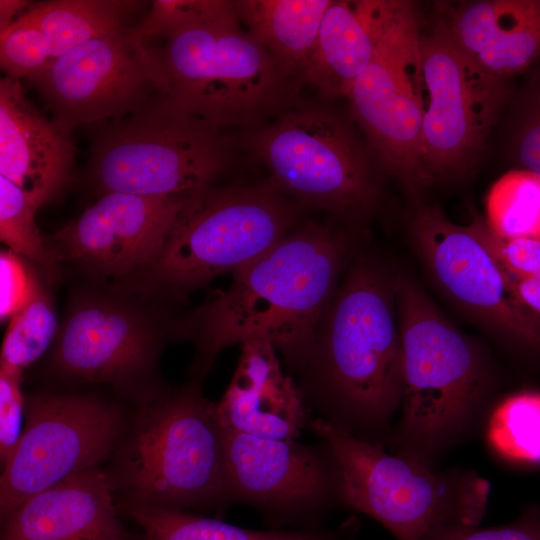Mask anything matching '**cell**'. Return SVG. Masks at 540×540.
I'll list each match as a JSON object with an SVG mask.
<instances>
[{"label":"cell","instance_id":"cell-29","mask_svg":"<svg viewBox=\"0 0 540 540\" xmlns=\"http://www.w3.org/2000/svg\"><path fill=\"white\" fill-rule=\"evenodd\" d=\"M59 328L52 299L40 284L30 301L10 319L1 348V366L22 371L55 342Z\"/></svg>","mask_w":540,"mask_h":540},{"label":"cell","instance_id":"cell-26","mask_svg":"<svg viewBox=\"0 0 540 540\" xmlns=\"http://www.w3.org/2000/svg\"><path fill=\"white\" fill-rule=\"evenodd\" d=\"M486 223L499 237L540 239V176L524 169L502 175L488 192Z\"/></svg>","mask_w":540,"mask_h":540},{"label":"cell","instance_id":"cell-19","mask_svg":"<svg viewBox=\"0 0 540 540\" xmlns=\"http://www.w3.org/2000/svg\"><path fill=\"white\" fill-rule=\"evenodd\" d=\"M232 379L215 413L221 427L262 439H297L313 419L304 393L264 340L241 346Z\"/></svg>","mask_w":540,"mask_h":540},{"label":"cell","instance_id":"cell-15","mask_svg":"<svg viewBox=\"0 0 540 540\" xmlns=\"http://www.w3.org/2000/svg\"><path fill=\"white\" fill-rule=\"evenodd\" d=\"M229 503L256 508L274 525L313 522L340 506L328 446L262 439L224 429Z\"/></svg>","mask_w":540,"mask_h":540},{"label":"cell","instance_id":"cell-35","mask_svg":"<svg viewBox=\"0 0 540 540\" xmlns=\"http://www.w3.org/2000/svg\"><path fill=\"white\" fill-rule=\"evenodd\" d=\"M515 139L516 156L524 170L540 176V88Z\"/></svg>","mask_w":540,"mask_h":540},{"label":"cell","instance_id":"cell-31","mask_svg":"<svg viewBox=\"0 0 540 540\" xmlns=\"http://www.w3.org/2000/svg\"><path fill=\"white\" fill-rule=\"evenodd\" d=\"M468 227L503 271L520 278L540 275V239L499 237L481 217L474 219Z\"/></svg>","mask_w":540,"mask_h":540},{"label":"cell","instance_id":"cell-11","mask_svg":"<svg viewBox=\"0 0 540 540\" xmlns=\"http://www.w3.org/2000/svg\"><path fill=\"white\" fill-rule=\"evenodd\" d=\"M25 426L0 478L1 521L39 492L111 457L129 417L91 393L39 392L25 398Z\"/></svg>","mask_w":540,"mask_h":540},{"label":"cell","instance_id":"cell-5","mask_svg":"<svg viewBox=\"0 0 540 540\" xmlns=\"http://www.w3.org/2000/svg\"><path fill=\"white\" fill-rule=\"evenodd\" d=\"M191 380L137 405L108 474L119 504L170 509L230 505L224 429Z\"/></svg>","mask_w":540,"mask_h":540},{"label":"cell","instance_id":"cell-25","mask_svg":"<svg viewBox=\"0 0 540 540\" xmlns=\"http://www.w3.org/2000/svg\"><path fill=\"white\" fill-rule=\"evenodd\" d=\"M128 516L138 523L147 540H338L341 530L257 531L184 510L122 504Z\"/></svg>","mask_w":540,"mask_h":540},{"label":"cell","instance_id":"cell-16","mask_svg":"<svg viewBox=\"0 0 540 540\" xmlns=\"http://www.w3.org/2000/svg\"><path fill=\"white\" fill-rule=\"evenodd\" d=\"M185 198L103 194L49 246L59 267L71 266L87 282L134 281L161 255Z\"/></svg>","mask_w":540,"mask_h":540},{"label":"cell","instance_id":"cell-6","mask_svg":"<svg viewBox=\"0 0 540 540\" xmlns=\"http://www.w3.org/2000/svg\"><path fill=\"white\" fill-rule=\"evenodd\" d=\"M308 430L334 458L340 506L370 516L397 540H432L446 529L481 522L490 487L478 474L437 470L389 453L320 417Z\"/></svg>","mask_w":540,"mask_h":540},{"label":"cell","instance_id":"cell-1","mask_svg":"<svg viewBox=\"0 0 540 540\" xmlns=\"http://www.w3.org/2000/svg\"><path fill=\"white\" fill-rule=\"evenodd\" d=\"M350 238L330 223L307 222L232 274L225 290L179 317L177 339L194 345L191 380L202 382L226 348L271 343L296 374L341 280Z\"/></svg>","mask_w":540,"mask_h":540},{"label":"cell","instance_id":"cell-3","mask_svg":"<svg viewBox=\"0 0 540 540\" xmlns=\"http://www.w3.org/2000/svg\"><path fill=\"white\" fill-rule=\"evenodd\" d=\"M311 410L384 445L401 405L403 348L393 277L356 260L342 276L295 374Z\"/></svg>","mask_w":540,"mask_h":540},{"label":"cell","instance_id":"cell-20","mask_svg":"<svg viewBox=\"0 0 540 540\" xmlns=\"http://www.w3.org/2000/svg\"><path fill=\"white\" fill-rule=\"evenodd\" d=\"M108 474H74L26 500L2 520L0 540H115L124 533Z\"/></svg>","mask_w":540,"mask_h":540},{"label":"cell","instance_id":"cell-27","mask_svg":"<svg viewBox=\"0 0 540 540\" xmlns=\"http://www.w3.org/2000/svg\"><path fill=\"white\" fill-rule=\"evenodd\" d=\"M487 439L496 453L510 461L540 463V393L519 392L491 412Z\"/></svg>","mask_w":540,"mask_h":540},{"label":"cell","instance_id":"cell-30","mask_svg":"<svg viewBox=\"0 0 540 540\" xmlns=\"http://www.w3.org/2000/svg\"><path fill=\"white\" fill-rule=\"evenodd\" d=\"M52 60L43 34L34 26L17 19L0 32V65L6 76L27 79Z\"/></svg>","mask_w":540,"mask_h":540},{"label":"cell","instance_id":"cell-34","mask_svg":"<svg viewBox=\"0 0 540 540\" xmlns=\"http://www.w3.org/2000/svg\"><path fill=\"white\" fill-rule=\"evenodd\" d=\"M432 540H540V519L526 518L493 528L454 527L440 532Z\"/></svg>","mask_w":540,"mask_h":540},{"label":"cell","instance_id":"cell-33","mask_svg":"<svg viewBox=\"0 0 540 540\" xmlns=\"http://www.w3.org/2000/svg\"><path fill=\"white\" fill-rule=\"evenodd\" d=\"M40 281L26 260L10 250L0 254V316L4 321L16 314L34 296Z\"/></svg>","mask_w":540,"mask_h":540},{"label":"cell","instance_id":"cell-22","mask_svg":"<svg viewBox=\"0 0 540 540\" xmlns=\"http://www.w3.org/2000/svg\"><path fill=\"white\" fill-rule=\"evenodd\" d=\"M440 20L485 71L507 78L540 58V0H483L448 6Z\"/></svg>","mask_w":540,"mask_h":540},{"label":"cell","instance_id":"cell-28","mask_svg":"<svg viewBox=\"0 0 540 540\" xmlns=\"http://www.w3.org/2000/svg\"><path fill=\"white\" fill-rule=\"evenodd\" d=\"M40 207L14 183L0 175V238L8 250L35 263L53 282L59 274L57 259L40 234L35 216Z\"/></svg>","mask_w":540,"mask_h":540},{"label":"cell","instance_id":"cell-23","mask_svg":"<svg viewBox=\"0 0 540 540\" xmlns=\"http://www.w3.org/2000/svg\"><path fill=\"white\" fill-rule=\"evenodd\" d=\"M331 0H233L240 24L298 84L311 62Z\"/></svg>","mask_w":540,"mask_h":540},{"label":"cell","instance_id":"cell-2","mask_svg":"<svg viewBox=\"0 0 540 540\" xmlns=\"http://www.w3.org/2000/svg\"><path fill=\"white\" fill-rule=\"evenodd\" d=\"M136 32L162 94L224 131L276 113L298 84L240 24L232 1L154 0Z\"/></svg>","mask_w":540,"mask_h":540},{"label":"cell","instance_id":"cell-32","mask_svg":"<svg viewBox=\"0 0 540 540\" xmlns=\"http://www.w3.org/2000/svg\"><path fill=\"white\" fill-rule=\"evenodd\" d=\"M22 371L0 368V461L2 467L13 454L22 434L25 398L21 391Z\"/></svg>","mask_w":540,"mask_h":540},{"label":"cell","instance_id":"cell-12","mask_svg":"<svg viewBox=\"0 0 540 540\" xmlns=\"http://www.w3.org/2000/svg\"><path fill=\"white\" fill-rule=\"evenodd\" d=\"M427 104L420 136L426 184L453 179L477 162L507 98L506 78L468 57L439 19L420 34Z\"/></svg>","mask_w":540,"mask_h":540},{"label":"cell","instance_id":"cell-14","mask_svg":"<svg viewBox=\"0 0 540 540\" xmlns=\"http://www.w3.org/2000/svg\"><path fill=\"white\" fill-rule=\"evenodd\" d=\"M134 28L88 40L26 79L61 130L122 118L162 94Z\"/></svg>","mask_w":540,"mask_h":540},{"label":"cell","instance_id":"cell-21","mask_svg":"<svg viewBox=\"0 0 540 540\" xmlns=\"http://www.w3.org/2000/svg\"><path fill=\"white\" fill-rule=\"evenodd\" d=\"M409 1L331 0L302 83L346 97Z\"/></svg>","mask_w":540,"mask_h":540},{"label":"cell","instance_id":"cell-4","mask_svg":"<svg viewBox=\"0 0 540 540\" xmlns=\"http://www.w3.org/2000/svg\"><path fill=\"white\" fill-rule=\"evenodd\" d=\"M403 348L401 417L392 453L434 466L468 430L490 387L479 348L411 278L393 277Z\"/></svg>","mask_w":540,"mask_h":540},{"label":"cell","instance_id":"cell-7","mask_svg":"<svg viewBox=\"0 0 540 540\" xmlns=\"http://www.w3.org/2000/svg\"><path fill=\"white\" fill-rule=\"evenodd\" d=\"M167 301L130 283L87 282L70 295L53 344L50 373L74 384H105L136 405L160 393L159 361L177 340Z\"/></svg>","mask_w":540,"mask_h":540},{"label":"cell","instance_id":"cell-9","mask_svg":"<svg viewBox=\"0 0 540 540\" xmlns=\"http://www.w3.org/2000/svg\"><path fill=\"white\" fill-rule=\"evenodd\" d=\"M95 126L88 174L100 196L184 198L216 185L231 163L226 131L176 107L163 94Z\"/></svg>","mask_w":540,"mask_h":540},{"label":"cell","instance_id":"cell-24","mask_svg":"<svg viewBox=\"0 0 540 540\" xmlns=\"http://www.w3.org/2000/svg\"><path fill=\"white\" fill-rule=\"evenodd\" d=\"M138 1L53 0L34 5L18 19L44 36L53 59L93 38L127 25Z\"/></svg>","mask_w":540,"mask_h":540},{"label":"cell","instance_id":"cell-38","mask_svg":"<svg viewBox=\"0 0 540 540\" xmlns=\"http://www.w3.org/2000/svg\"><path fill=\"white\" fill-rule=\"evenodd\" d=\"M115 540H147L145 537L144 538H138V537H132L130 535H127L125 532L119 536L118 538H116Z\"/></svg>","mask_w":540,"mask_h":540},{"label":"cell","instance_id":"cell-36","mask_svg":"<svg viewBox=\"0 0 540 540\" xmlns=\"http://www.w3.org/2000/svg\"><path fill=\"white\" fill-rule=\"evenodd\" d=\"M502 273L506 286L514 299L528 312L540 319V275L520 278L503 270Z\"/></svg>","mask_w":540,"mask_h":540},{"label":"cell","instance_id":"cell-18","mask_svg":"<svg viewBox=\"0 0 540 540\" xmlns=\"http://www.w3.org/2000/svg\"><path fill=\"white\" fill-rule=\"evenodd\" d=\"M70 134L26 96L19 79L0 80V175L42 207L59 199L75 178Z\"/></svg>","mask_w":540,"mask_h":540},{"label":"cell","instance_id":"cell-17","mask_svg":"<svg viewBox=\"0 0 540 540\" xmlns=\"http://www.w3.org/2000/svg\"><path fill=\"white\" fill-rule=\"evenodd\" d=\"M410 237L434 281L453 301L504 337L540 348V319L514 299L499 264L468 225L424 205L412 215Z\"/></svg>","mask_w":540,"mask_h":540},{"label":"cell","instance_id":"cell-8","mask_svg":"<svg viewBox=\"0 0 540 540\" xmlns=\"http://www.w3.org/2000/svg\"><path fill=\"white\" fill-rule=\"evenodd\" d=\"M295 227L296 209L270 181L211 186L184 199L161 255L132 283L180 302L248 265Z\"/></svg>","mask_w":540,"mask_h":540},{"label":"cell","instance_id":"cell-37","mask_svg":"<svg viewBox=\"0 0 540 540\" xmlns=\"http://www.w3.org/2000/svg\"><path fill=\"white\" fill-rule=\"evenodd\" d=\"M33 5V2L27 0H0V32L6 30Z\"/></svg>","mask_w":540,"mask_h":540},{"label":"cell","instance_id":"cell-10","mask_svg":"<svg viewBox=\"0 0 540 540\" xmlns=\"http://www.w3.org/2000/svg\"><path fill=\"white\" fill-rule=\"evenodd\" d=\"M254 148L270 182L309 207L356 219L375 204L370 160L349 125L330 110L288 109L258 132Z\"/></svg>","mask_w":540,"mask_h":540},{"label":"cell","instance_id":"cell-13","mask_svg":"<svg viewBox=\"0 0 540 540\" xmlns=\"http://www.w3.org/2000/svg\"><path fill=\"white\" fill-rule=\"evenodd\" d=\"M420 34L409 1L346 96L384 167L410 189L426 185L420 160L427 104Z\"/></svg>","mask_w":540,"mask_h":540}]
</instances>
